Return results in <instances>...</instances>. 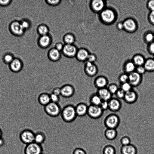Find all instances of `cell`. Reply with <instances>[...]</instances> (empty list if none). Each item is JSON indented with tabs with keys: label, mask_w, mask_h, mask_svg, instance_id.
Returning <instances> with one entry per match:
<instances>
[{
	"label": "cell",
	"mask_w": 154,
	"mask_h": 154,
	"mask_svg": "<svg viewBox=\"0 0 154 154\" xmlns=\"http://www.w3.org/2000/svg\"><path fill=\"white\" fill-rule=\"evenodd\" d=\"M136 65L133 62L129 61L127 62L125 65L124 70L125 73L129 74L135 71Z\"/></svg>",
	"instance_id": "28"
},
{
	"label": "cell",
	"mask_w": 154,
	"mask_h": 154,
	"mask_svg": "<svg viewBox=\"0 0 154 154\" xmlns=\"http://www.w3.org/2000/svg\"><path fill=\"white\" fill-rule=\"evenodd\" d=\"M35 134L32 130L26 129L20 132L19 138L22 143L26 145L34 142Z\"/></svg>",
	"instance_id": "4"
},
{
	"label": "cell",
	"mask_w": 154,
	"mask_h": 154,
	"mask_svg": "<svg viewBox=\"0 0 154 154\" xmlns=\"http://www.w3.org/2000/svg\"><path fill=\"white\" fill-rule=\"evenodd\" d=\"M60 114L63 120L67 123L73 122L77 116L75 106L71 104L65 106L61 110Z\"/></svg>",
	"instance_id": "1"
},
{
	"label": "cell",
	"mask_w": 154,
	"mask_h": 154,
	"mask_svg": "<svg viewBox=\"0 0 154 154\" xmlns=\"http://www.w3.org/2000/svg\"><path fill=\"white\" fill-rule=\"evenodd\" d=\"M149 50L151 53L154 54V41L152 42L150 44Z\"/></svg>",
	"instance_id": "51"
},
{
	"label": "cell",
	"mask_w": 154,
	"mask_h": 154,
	"mask_svg": "<svg viewBox=\"0 0 154 154\" xmlns=\"http://www.w3.org/2000/svg\"><path fill=\"white\" fill-rule=\"evenodd\" d=\"M148 6L151 11H154V0L149 1L148 3Z\"/></svg>",
	"instance_id": "47"
},
{
	"label": "cell",
	"mask_w": 154,
	"mask_h": 154,
	"mask_svg": "<svg viewBox=\"0 0 154 154\" xmlns=\"http://www.w3.org/2000/svg\"><path fill=\"white\" fill-rule=\"evenodd\" d=\"M51 102L58 103L60 100L59 96L52 93L50 94Z\"/></svg>",
	"instance_id": "38"
},
{
	"label": "cell",
	"mask_w": 154,
	"mask_h": 154,
	"mask_svg": "<svg viewBox=\"0 0 154 154\" xmlns=\"http://www.w3.org/2000/svg\"><path fill=\"white\" fill-rule=\"evenodd\" d=\"M61 109L58 103L51 102L44 106V110L48 116L52 117H56L59 115Z\"/></svg>",
	"instance_id": "3"
},
{
	"label": "cell",
	"mask_w": 154,
	"mask_h": 154,
	"mask_svg": "<svg viewBox=\"0 0 154 154\" xmlns=\"http://www.w3.org/2000/svg\"><path fill=\"white\" fill-rule=\"evenodd\" d=\"M5 143V140L4 138L2 137L0 138V147L3 146Z\"/></svg>",
	"instance_id": "53"
},
{
	"label": "cell",
	"mask_w": 154,
	"mask_h": 154,
	"mask_svg": "<svg viewBox=\"0 0 154 154\" xmlns=\"http://www.w3.org/2000/svg\"><path fill=\"white\" fill-rule=\"evenodd\" d=\"M101 17L103 20L107 23L112 22L115 18L114 12L109 9L103 10L101 14Z\"/></svg>",
	"instance_id": "14"
},
{
	"label": "cell",
	"mask_w": 154,
	"mask_h": 154,
	"mask_svg": "<svg viewBox=\"0 0 154 154\" xmlns=\"http://www.w3.org/2000/svg\"><path fill=\"white\" fill-rule=\"evenodd\" d=\"M121 154H137V149L136 146L132 144L122 146L120 149Z\"/></svg>",
	"instance_id": "15"
},
{
	"label": "cell",
	"mask_w": 154,
	"mask_h": 154,
	"mask_svg": "<svg viewBox=\"0 0 154 154\" xmlns=\"http://www.w3.org/2000/svg\"><path fill=\"white\" fill-rule=\"evenodd\" d=\"M42 154H43V153H42Z\"/></svg>",
	"instance_id": "59"
},
{
	"label": "cell",
	"mask_w": 154,
	"mask_h": 154,
	"mask_svg": "<svg viewBox=\"0 0 154 154\" xmlns=\"http://www.w3.org/2000/svg\"><path fill=\"white\" fill-rule=\"evenodd\" d=\"M98 70L97 67L94 64L88 61L86 63L84 68L85 73L90 77L96 75L98 72Z\"/></svg>",
	"instance_id": "11"
},
{
	"label": "cell",
	"mask_w": 154,
	"mask_h": 154,
	"mask_svg": "<svg viewBox=\"0 0 154 154\" xmlns=\"http://www.w3.org/2000/svg\"><path fill=\"white\" fill-rule=\"evenodd\" d=\"M107 87V88L112 95L115 94L119 89L118 85L114 83H110Z\"/></svg>",
	"instance_id": "32"
},
{
	"label": "cell",
	"mask_w": 154,
	"mask_h": 154,
	"mask_svg": "<svg viewBox=\"0 0 154 154\" xmlns=\"http://www.w3.org/2000/svg\"><path fill=\"white\" fill-rule=\"evenodd\" d=\"M10 70L14 73L19 72L23 68V64L21 61L17 59H14L9 64Z\"/></svg>",
	"instance_id": "16"
},
{
	"label": "cell",
	"mask_w": 154,
	"mask_h": 154,
	"mask_svg": "<svg viewBox=\"0 0 154 154\" xmlns=\"http://www.w3.org/2000/svg\"><path fill=\"white\" fill-rule=\"evenodd\" d=\"M94 83L95 87L98 89L106 88L108 85L109 81L105 76L100 75L95 78Z\"/></svg>",
	"instance_id": "9"
},
{
	"label": "cell",
	"mask_w": 154,
	"mask_h": 154,
	"mask_svg": "<svg viewBox=\"0 0 154 154\" xmlns=\"http://www.w3.org/2000/svg\"><path fill=\"white\" fill-rule=\"evenodd\" d=\"M133 62L135 65L139 66L143 65L145 61L143 57L140 55H137L134 57Z\"/></svg>",
	"instance_id": "29"
},
{
	"label": "cell",
	"mask_w": 154,
	"mask_h": 154,
	"mask_svg": "<svg viewBox=\"0 0 154 154\" xmlns=\"http://www.w3.org/2000/svg\"><path fill=\"white\" fill-rule=\"evenodd\" d=\"M153 37H154V34H153Z\"/></svg>",
	"instance_id": "58"
},
{
	"label": "cell",
	"mask_w": 154,
	"mask_h": 154,
	"mask_svg": "<svg viewBox=\"0 0 154 154\" xmlns=\"http://www.w3.org/2000/svg\"><path fill=\"white\" fill-rule=\"evenodd\" d=\"M21 24L24 30L25 29H27L29 27V23L26 21L24 20L21 23Z\"/></svg>",
	"instance_id": "49"
},
{
	"label": "cell",
	"mask_w": 154,
	"mask_h": 154,
	"mask_svg": "<svg viewBox=\"0 0 154 154\" xmlns=\"http://www.w3.org/2000/svg\"><path fill=\"white\" fill-rule=\"evenodd\" d=\"M75 107L77 116L83 117L87 114L88 106L85 103H80Z\"/></svg>",
	"instance_id": "13"
},
{
	"label": "cell",
	"mask_w": 154,
	"mask_h": 154,
	"mask_svg": "<svg viewBox=\"0 0 154 154\" xmlns=\"http://www.w3.org/2000/svg\"><path fill=\"white\" fill-rule=\"evenodd\" d=\"M64 40L67 44H71L73 42L74 38L72 35H68L65 36Z\"/></svg>",
	"instance_id": "42"
},
{
	"label": "cell",
	"mask_w": 154,
	"mask_h": 154,
	"mask_svg": "<svg viewBox=\"0 0 154 154\" xmlns=\"http://www.w3.org/2000/svg\"><path fill=\"white\" fill-rule=\"evenodd\" d=\"M132 86L128 82H126L121 84L120 88L125 93L132 89Z\"/></svg>",
	"instance_id": "34"
},
{
	"label": "cell",
	"mask_w": 154,
	"mask_h": 154,
	"mask_svg": "<svg viewBox=\"0 0 154 154\" xmlns=\"http://www.w3.org/2000/svg\"><path fill=\"white\" fill-rule=\"evenodd\" d=\"M39 103L44 106L51 102L50 94L47 93H43L40 94L38 98Z\"/></svg>",
	"instance_id": "20"
},
{
	"label": "cell",
	"mask_w": 154,
	"mask_h": 154,
	"mask_svg": "<svg viewBox=\"0 0 154 154\" xmlns=\"http://www.w3.org/2000/svg\"><path fill=\"white\" fill-rule=\"evenodd\" d=\"M125 92L121 88H119L115 94L116 98L119 99H122L124 98Z\"/></svg>",
	"instance_id": "37"
},
{
	"label": "cell",
	"mask_w": 154,
	"mask_h": 154,
	"mask_svg": "<svg viewBox=\"0 0 154 154\" xmlns=\"http://www.w3.org/2000/svg\"><path fill=\"white\" fill-rule=\"evenodd\" d=\"M131 140L130 138L127 136H124L122 137L120 140V143L122 146L128 145L131 143Z\"/></svg>",
	"instance_id": "35"
},
{
	"label": "cell",
	"mask_w": 154,
	"mask_h": 154,
	"mask_svg": "<svg viewBox=\"0 0 154 154\" xmlns=\"http://www.w3.org/2000/svg\"><path fill=\"white\" fill-rule=\"evenodd\" d=\"M87 59L88 62L93 63L96 59V57L93 54L89 55Z\"/></svg>",
	"instance_id": "48"
},
{
	"label": "cell",
	"mask_w": 154,
	"mask_h": 154,
	"mask_svg": "<svg viewBox=\"0 0 154 154\" xmlns=\"http://www.w3.org/2000/svg\"><path fill=\"white\" fill-rule=\"evenodd\" d=\"M118 29H122L124 28V25L123 23H119L117 26Z\"/></svg>",
	"instance_id": "56"
},
{
	"label": "cell",
	"mask_w": 154,
	"mask_h": 154,
	"mask_svg": "<svg viewBox=\"0 0 154 154\" xmlns=\"http://www.w3.org/2000/svg\"><path fill=\"white\" fill-rule=\"evenodd\" d=\"M146 71L154 72V59H150L147 60L143 65Z\"/></svg>",
	"instance_id": "27"
},
{
	"label": "cell",
	"mask_w": 154,
	"mask_h": 154,
	"mask_svg": "<svg viewBox=\"0 0 154 154\" xmlns=\"http://www.w3.org/2000/svg\"><path fill=\"white\" fill-rule=\"evenodd\" d=\"M120 122V119L117 115L112 113L109 114L105 118L103 123L108 128L116 129L118 127Z\"/></svg>",
	"instance_id": "2"
},
{
	"label": "cell",
	"mask_w": 154,
	"mask_h": 154,
	"mask_svg": "<svg viewBox=\"0 0 154 154\" xmlns=\"http://www.w3.org/2000/svg\"><path fill=\"white\" fill-rule=\"evenodd\" d=\"M102 101V100L97 93L92 94L90 98V102L91 105L100 106Z\"/></svg>",
	"instance_id": "25"
},
{
	"label": "cell",
	"mask_w": 154,
	"mask_h": 154,
	"mask_svg": "<svg viewBox=\"0 0 154 154\" xmlns=\"http://www.w3.org/2000/svg\"><path fill=\"white\" fill-rule=\"evenodd\" d=\"M2 129L0 128V138L2 137Z\"/></svg>",
	"instance_id": "57"
},
{
	"label": "cell",
	"mask_w": 154,
	"mask_h": 154,
	"mask_svg": "<svg viewBox=\"0 0 154 154\" xmlns=\"http://www.w3.org/2000/svg\"><path fill=\"white\" fill-rule=\"evenodd\" d=\"M103 111L99 106L90 104L88 106L87 115L91 118L97 119L103 115Z\"/></svg>",
	"instance_id": "6"
},
{
	"label": "cell",
	"mask_w": 154,
	"mask_h": 154,
	"mask_svg": "<svg viewBox=\"0 0 154 154\" xmlns=\"http://www.w3.org/2000/svg\"><path fill=\"white\" fill-rule=\"evenodd\" d=\"M136 70L135 71L142 75L146 72L144 67L143 66H137L136 67Z\"/></svg>",
	"instance_id": "40"
},
{
	"label": "cell",
	"mask_w": 154,
	"mask_h": 154,
	"mask_svg": "<svg viewBox=\"0 0 154 154\" xmlns=\"http://www.w3.org/2000/svg\"><path fill=\"white\" fill-rule=\"evenodd\" d=\"M61 94L62 97L65 98H69L72 97L74 94L75 89L73 86L66 84L61 88Z\"/></svg>",
	"instance_id": "8"
},
{
	"label": "cell",
	"mask_w": 154,
	"mask_h": 154,
	"mask_svg": "<svg viewBox=\"0 0 154 154\" xmlns=\"http://www.w3.org/2000/svg\"><path fill=\"white\" fill-rule=\"evenodd\" d=\"M10 28L12 32L17 35H22L24 31L21 23L17 21L12 22L11 24Z\"/></svg>",
	"instance_id": "17"
},
{
	"label": "cell",
	"mask_w": 154,
	"mask_h": 154,
	"mask_svg": "<svg viewBox=\"0 0 154 154\" xmlns=\"http://www.w3.org/2000/svg\"><path fill=\"white\" fill-rule=\"evenodd\" d=\"M138 95L137 92L134 90H131L125 93L123 100L128 104H133L137 100Z\"/></svg>",
	"instance_id": "12"
},
{
	"label": "cell",
	"mask_w": 154,
	"mask_h": 154,
	"mask_svg": "<svg viewBox=\"0 0 154 154\" xmlns=\"http://www.w3.org/2000/svg\"><path fill=\"white\" fill-rule=\"evenodd\" d=\"M14 59L12 56L10 54H7L6 55L4 58V60L5 63H9V64Z\"/></svg>",
	"instance_id": "44"
},
{
	"label": "cell",
	"mask_w": 154,
	"mask_h": 154,
	"mask_svg": "<svg viewBox=\"0 0 154 154\" xmlns=\"http://www.w3.org/2000/svg\"><path fill=\"white\" fill-rule=\"evenodd\" d=\"M76 49L71 44H67L63 47V51L66 55L69 56H74L76 53Z\"/></svg>",
	"instance_id": "21"
},
{
	"label": "cell",
	"mask_w": 154,
	"mask_h": 154,
	"mask_svg": "<svg viewBox=\"0 0 154 154\" xmlns=\"http://www.w3.org/2000/svg\"><path fill=\"white\" fill-rule=\"evenodd\" d=\"M52 93L57 95L60 96L61 94V89L60 88L55 87L54 88L53 90Z\"/></svg>",
	"instance_id": "46"
},
{
	"label": "cell",
	"mask_w": 154,
	"mask_h": 154,
	"mask_svg": "<svg viewBox=\"0 0 154 154\" xmlns=\"http://www.w3.org/2000/svg\"><path fill=\"white\" fill-rule=\"evenodd\" d=\"M109 109L112 112L119 111L122 106L121 102L116 98L112 97L108 101Z\"/></svg>",
	"instance_id": "10"
},
{
	"label": "cell",
	"mask_w": 154,
	"mask_h": 154,
	"mask_svg": "<svg viewBox=\"0 0 154 154\" xmlns=\"http://www.w3.org/2000/svg\"><path fill=\"white\" fill-rule=\"evenodd\" d=\"M43 151L42 145L34 142L26 145L23 149L24 154H42Z\"/></svg>",
	"instance_id": "5"
},
{
	"label": "cell",
	"mask_w": 154,
	"mask_h": 154,
	"mask_svg": "<svg viewBox=\"0 0 154 154\" xmlns=\"http://www.w3.org/2000/svg\"><path fill=\"white\" fill-rule=\"evenodd\" d=\"M10 0H0V5L2 6H5L8 5L10 3Z\"/></svg>",
	"instance_id": "52"
},
{
	"label": "cell",
	"mask_w": 154,
	"mask_h": 154,
	"mask_svg": "<svg viewBox=\"0 0 154 154\" xmlns=\"http://www.w3.org/2000/svg\"><path fill=\"white\" fill-rule=\"evenodd\" d=\"M124 28L129 31H134L136 28V24L135 21L131 19L125 20L123 23Z\"/></svg>",
	"instance_id": "22"
},
{
	"label": "cell",
	"mask_w": 154,
	"mask_h": 154,
	"mask_svg": "<svg viewBox=\"0 0 154 154\" xmlns=\"http://www.w3.org/2000/svg\"><path fill=\"white\" fill-rule=\"evenodd\" d=\"M49 37L46 35H43L40 38L39 42L40 45L43 46L45 47L48 45L50 42Z\"/></svg>",
	"instance_id": "33"
},
{
	"label": "cell",
	"mask_w": 154,
	"mask_h": 154,
	"mask_svg": "<svg viewBox=\"0 0 154 154\" xmlns=\"http://www.w3.org/2000/svg\"><path fill=\"white\" fill-rule=\"evenodd\" d=\"M100 106L103 111L109 109L108 101L102 100Z\"/></svg>",
	"instance_id": "43"
},
{
	"label": "cell",
	"mask_w": 154,
	"mask_h": 154,
	"mask_svg": "<svg viewBox=\"0 0 154 154\" xmlns=\"http://www.w3.org/2000/svg\"><path fill=\"white\" fill-rule=\"evenodd\" d=\"M49 55L52 60H56L58 59L60 56L59 51L56 49H53L50 51Z\"/></svg>",
	"instance_id": "31"
},
{
	"label": "cell",
	"mask_w": 154,
	"mask_h": 154,
	"mask_svg": "<svg viewBox=\"0 0 154 154\" xmlns=\"http://www.w3.org/2000/svg\"><path fill=\"white\" fill-rule=\"evenodd\" d=\"M142 79V75L135 71L128 74V82L132 87H136L140 85Z\"/></svg>",
	"instance_id": "7"
},
{
	"label": "cell",
	"mask_w": 154,
	"mask_h": 154,
	"mask_svg": "<svg viewBox=\"0 0 154 154\" xmlns=\"http://www.w3.org/2000/svg\"><path fill=\"white\" fill-rule=\"evenodd\" d=\"M38 31L42 36L46 35L48 32V29L45 26H42L39 27Z\"/></svg>",
	"instance_id": "39"
},
{
	"label": "cell",
	"mask_w": 154,
	"mask_h": 154,
	"mask_svg": "<svg viewBox=\"0 0 154 154\" xmlns=\"http://www.w3.org/2000/svg\"><path fill=\"white\" fill-rule=\"evenodd\" d=\"M48 2L51 5H56L58 3V2H59V0H49L48 1Z\"/></svg>",
	"instance_id": "54"
},
{
	"label": "cell",
	"mask_w": 154,
	"mask_h": 154,
	"mask_svg": "<svg viewBox=\"0 0 154 154\" xmlns=\"http://www.w3.org/2000/svg\"><path fill=\"white\" fill-rule=\"evenodd\" d=\"M88 55L87 51L84 49L80 50L77 53V57L78 59L82 61L87 59Z\"/></svg>",
	"instance_id": "30"
},
{
	"label": "cell",
	"mask_w": 154,
	"mask_h": 154,
	"mask_svg": "<svg viewBox=\"0 0 154 154\" xmlns=\"http://www.w3.org/2000/svg\"><path fill=\"white\" fill-rule=\"evenodd\" d=\"M104 6V2L101 0H94L92 3L93 8L97 11H99L102 10Z\"/></svg>",
	"instance_id": "24"
},
{
	"label": "cell",
	"mask_w": 154,
	"mask_h": 154,
	"mask_svg": "<svg viewBox=\"0 0 154 154\" xmlns=\"http://www.w3.org/2000/svg\"><path fill=\"white\" fill-rule=\"evenodd\" d=\"M116 150L114 146L110 144L105 145L102 149V154H116Z\"/></svg>",
	"instance_id": "23"
},
{
	"label": "cell",
	"mask_w": 154,
	"mask_h": 154,
	"mask_svg": "<svg viewBox=\"0 0 154 154\" xmlns=\"http://www.w3.org/2000/svg\"><path fill=\"white\" fill-rule=\"evenodd\" d=\"M118 134L116 129L106 128L104 132V136L108 140H112L117 137Z\"/></svg>",
	"instance_id": "19"
},
{
	"label": "cell",
	"mask_w": 154,
	"mask_h": 154,
	"mask_svg": "<svg viewBox=\"0 0 154 154\" xmlns=\"http://www.w3.org/2000/svg\"><path fill=\"white\" fill-rule=\"evenodd\" d=\"M149 19L151 22L154 24V11H151L149 15Z\"/></svg>",
	"instance_id": "50"
},
{
	"label": "cell",
	"mask_w": 154,
	"mask_h": 154,
	"mask_svg": "<svg viewBox=\"0 0 154 154\" xmlns=\"http://www.w3.org/2000/svg\"><path fill=\"white\" fill-rule=\"evenodd\" d=\"M46 137L45 134L42 132H38L35 134L34 142L41 145L45 142Z\"/></svg>",
	"instance_id": "26"
},
{
	"label": "cell",
	"mask_w": 154,
	"mask_h": 154,
	"mask_svg": "<svg viewBox=\"0 0 154 154\" xmlns=\"http://www.w3.org/2000/svg\"><path fill=\"white\" fill-rule=\"evenodd\" d=\"M146 39L147 42H152L154 39L153 34L151 33H148L146 35Z\"/></svg>",
	"instance_id": "45"
},
{
	"label": "cell",
	"mask_w": 154,
	"mask_h": 154,
	"mask_svg": "<svg viewBox=\"0 0 154 154\" xmlns=\"http://www.w3.org/2000/svg\"><path fill=\"white\" fill-rule=\"evenodd\" d=\"M97 94L102 100L108 101L112 97V94L107 87L98 89Z\"/></svg>",
	"instance_id": "18"
},
{
	"label": "cell",
	"mask_w": 154,
	"mask_h": 154,
	"mask_svg": "<svg viewBox=\"0 0 154 154\" xmlns=\"http://www.w3.org/2000/svg\"><path fill=\"white\" fill-rule=\"evenodd\" d=\"M72 154H87V153L85 149L82 148L78 147L73 150Z\"/></svg>",
	"instance_id": "41"
},
{
	"label": "cell",
	"mask_w": 154,
	"mask_h": 154,
	"mask_svg": "<svg viewBox=\"0 0 154 154\" xmlns=\"http://www.w3.org/2000/svg\"><path fill=\"white\" fill-rule=\"evenodd\" d=\"M56 49L59 51L63 48V45L61 44H58L56 46Z\"/></svg>",
	"instance_id": "55"
},
{
	"label": "cell",
	"mask_w": 154,
	"mask_h": 154,
	"mask_svg": "<svg viewBox=\"0 0 154 154\" xmlns=\"http://www.w3.org/2000/svg\"><path fill=\"white\" fill-rule=\"evenodd\" d=\"M118 80L121 84L128 82V74L125 73L121 74L119 77Z\"/></svg>",
	"instance_id": "36"
}]
</instances>
